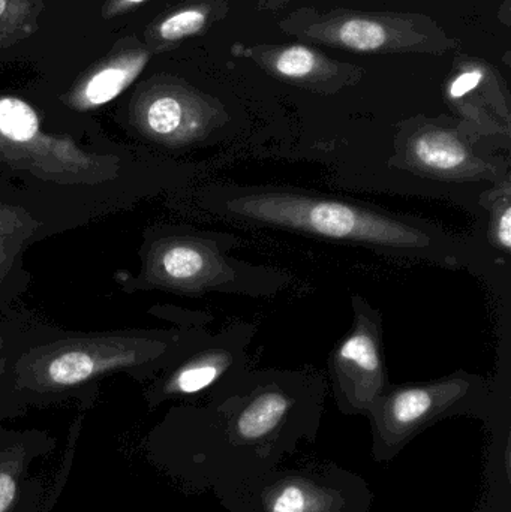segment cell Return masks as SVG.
Listing matches in <instances>:
<instances>
[{
  "mask_svg": "<svg viewBox=\"0 0 511 512\" xmlns=\"http://www.w3.org/2000/svg\"><path fill=\"white\" fill-rule=\"evenodd\" d=\"M324 385L300 375L246 376L204 415L192 466L213 490L279 468L302 442L317 441Z\"/></svg>",
  "mask_w": 511,
  "mask_h": 512,
  "instance_id": "cell-1",
  "label": "cell"
},
{
  "mask_svg": "<svg viewBox=\"0 0 511 512\" xmlns=\"http://www.w3.org/2000/svg\"><path fill=\"white\" fill-rule=\"evenodd\" d=\"M227 207L242 219L326 239L402 251H420L432 245L425 231L341 201L269 192L233 198Z\"/></svg>",
  "mask_w": 511,
  "mask_h": 512,
  "instance_id": "cell-2",
  "label": "cell"
},
{
  "mask_svg": "<svg viewBox=\"0 0 511 512\" xmlns=\"http://www.w3.org/2000/svg\"><path fill=\"white\" fill-rule=\"evenodd\" d=\"M458 415L488 420L489 390L483 379L453 375L428 384L389 387L366 412L372 457L378 463L390 462L420 433Z\"/></svg>",
  "mask_w": 511,
  "mask_h": 512,
  "instance_id": "cell-3",
  "label": "cell"
},
{
  "mask_svg": "<svg viewBox=\"0 0 511 512\" xmlns=\"http://www.w3.org/2000/svg\"><path fill=\"white\" fill-rule=\"evenodd\" d=\"M215 493L230 512H369L374 504L368 481L333 462L279 466Z\"/></svg>",
  "mask_w": 511,
  "mask_h": 512,
  "instance_id": "cell-4",
  "label": "cell"
},
{
  "mask_svg": "<svg viewBox=\"0 0 511 512\" xmlns=\"http://www.w3.org/2000/svg\"><path fill=\"white\" fill-rule=\"evenodd\" d=\"M303 38L359 53L440 50V29L416 15L344 12L326 15L300 29Z\"/></svg>",
  "mask_w": 511,
  "mask_h": 512,
  "instance_id": "cell-5",
  "label": "cell"
},
{
  "mask_svg": "<svg viewBox=\"0 0 511 512\" xmlns=\"http://www.w3.org/2000/svg\"><path fill=\"white\" fill-rule=\"evenodd\" d=\"M330 376L339 411L345 415H366L390 387L374 316L359 312L356 327L333 354Z\"/></svg>",
  "mask_w": 511,
  "mask_h": 512,
  "instance_id": "cell-6",
  "label": "cell"
},
{
  "mask_svg": "<svg viewBox=\"0 0 511 512\" xmlns=\"http://www.w3.org/2000/svg\"><path fill=\"white\" fill-rule=\"evenodd\" d=\"M251 57L275 77L293 83L330 84L344 80V74L359 71L347 63L335 62L306 45H275L252 48Z\"/></svg>",
  "mask_w": 511,
  "mask_h": 512,
  "instance_id": "cell-7",
  "label": "cell"
},
{
  "mask_svg": "<svg viewBox=\"0 0 511 512\" xmlns=\"http://www.w3.org/2000/svg\"><path fill=\"white\" fill-rule=\"evenodd\" d=\"M408 161L428 173L455 176L470 173L474 158L464 141L440 128L420 129L407 144Z\"/></svg>",
  "mask_w": 511,
  "mask_h": 512,
  "instance_id": "cell-8",
  "label": "cell"
},
{
  "mask_svg": "<svg viewBox=\"0 0 511 512\" xmlns=\"http://www.w3.org/2000/svg\"><path fill=\"white\" fill-rule=\"evenodd\" d=\"M236 366V358L231 352L230 354L224 351L213 352V354L183 367L174 376L170 390L173 393L191 396V394L201 393V391L218 384L224 379V376L230 375L237 379L245 378L240 373H236Z\"/></svg>",
  "mask_w": 511,
  "mask_h": 512,
  "instance_id": "cell-9",
  "label": "cell"
},
{
  "mask_svg": "<svg viewBox=\"0 0 511 512\" xmlns=\"http://www.w3.org/2000/svg\"><path fill=\"white\" fill-rule=\"evenodd\" d=\"M161 264L164 273L177 282L207 279L224 268L216 255L194 245L171 246L162 255Z\"/></svg>",
  "mask_w": 511,
  "mask_h": 512,
  "instance_id": "cell-10",
  "label": "cell"
},
{
  "mask_svg": "<svg viewBox=\"0 0 511 512\" xmlns=\"http://www.w3.org/2000/svg\"><path fill=\"white\" fill-rule=\"evenodd\" d=\"M38 129V116L26 102L0 99V134L15 143H26L35 137Z\"/></svg>",
  "mask_w": 511,
  "mask_h": 512,
  "instance_id": "cell-11",
  "label": "cell"
},
{
  "mask_svg": "<svg viewBox=\"0 0 511 512\" xmlns=\"http://www.w3.org/2000/svg\"><path fill=\"white\" fill-rule=\"evenodd\" d=\"M98 367L96 361L86 352H66L51 361L48 378L53 384L69 387L89 379Z\"/></svg>",
  "mask_w": 511,
  "mask_h": 512,
  "instance_id": "cell-12",
  "label": "cell"
},
{
  "mask_svg": "<svg viewBox=\"0 0 511 512\" xmlns=\"http://www.w3.org/2000/svg\"><path fill=\"white\" fill-rule=\"evenodd\" d=\"M186 107L174 96H161L147 110V125L155 134L174 135L185 126Z\"/></svg>",
  "mask_w": 511,
  "mask_h": 512,
  "instance_id": "cell-13",
  "label": "cell"
},
{
  "mask_svg": "<svg viewBox=\"0 0 511 512\" xmlns=\"http://www.w3.org/2000/svg\"><path fill=\"white\" fill-rule=\"evenodd\" d=\"M131 80V71L125 68H108L96 74L86 87L89 104L101 105L116 98Z\"/></svg>",
  "mask_w": 511,
  "mask_h": 512,
  "instance_id": "cell-14",
  "label": "cell"
},
{
  "mask_svg": "<svg viewBox=\"0 0 511 512\" xmlns=\"http://www.w3.org/2000/svg\"><path fill=\"white\" fill-rule=\"evenodd\" d=\"M207 20H209L207 9H185L167 18L159 27V33L167 41H177L200 32L206 26Z\"/></svg>",
  "mask_w": 511,
  "mask_h": 512,
  "instance_id": "cell-15",
  "label": "cell"
},
{
  "mask_svg": "<svg viewBox=\"0 0 511 512\" xmlns=\"http://www.w3.org/2000/svg\"><path fill=\"white\" fill-rule=\"evenodd\" d=\"M492 228H494L495 242H497L501 248L509 251L511 246V206L509 201H504L503 206L495 213Z\"/></svg>",
  "mask_w": 511,
  "mask_h": 512,
  "instance_id": "cell-16",
  "label": "cell"
},
{
  "mask_svg": "<svg viewBox=\"0 0 511 512\" xmlns=\"http://www.w3.org/2000/svg\"><path fill=\"white\" fill-rule=\"evenodd\" d=\"M483 80H485V72L482 69H470V71L462 72L453 80L449 90L450 96L453 99L462 98V96L468 95L471 90L479 87Z\"/></svg>",
  "mask_w": 511,
  "mask_h": 512,
  "instance_id": "cell-17",
  "label": "cell"
},
{
  "mask_svg": "<svg viewBox=\"0 0 511 512\" xmlns=\"http://www.w3.org/2000/svg\"><path fill=\"white\" fill-rule=\"evenodd\" d=\"M17 498V481L9 472L0 471V512L11 510Z\"/></svg>",
  "mask_w": 511,
  "mask_h": 512,
  "instance_id": "cell-18",
  "label": "cell"
},
{
  "mask_svg": "<svg viewBox=\"0 0 511 512\" xmlns=\"http://www.w3.org/2000/svg\"><path fill=\"white\" fill-rule=\"evenodd\" d=\"M6 8V0H0V15L3 14V11H5Z\"/></svg>",
  "mask_w": 511,
  "mask_h": 512,
  "instance_id": "cell-19",
  "label": "cell"
},
{
  "mask_svg": "<svg viewBox=\"0 0 511 512\" xmlns=\"http://www.w3.org/2000/svg\"><path fill=\"white\" fill-rule=\"evenodd\" d=\"M129 2H143V0H129Z\"/></svg>",
  "mask_w": 511,
  "mask_h": 512,
  "instance_id": "cell-20",
  "label": "cell"
}]
</instances>
